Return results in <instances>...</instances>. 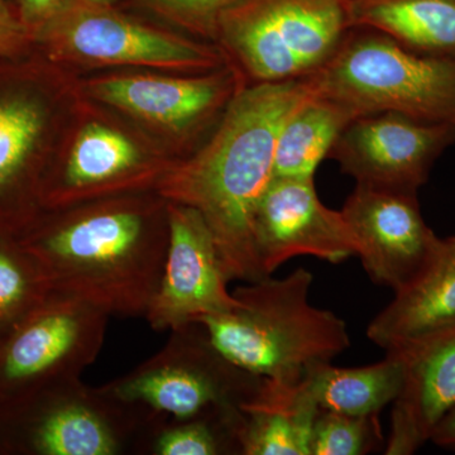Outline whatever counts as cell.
<instances>
[{
  "mask_svg": "<svg viewBox=\"0 0 455 455\" xmlns=\"http://www.w3.org/2000/svg\"><path fill=\"white\" fill-rule=\"evenodd\" d=\"M315 95L307 79L243 86L228 103L212 139L172 166L156 193L203 215L229 280L267 277L254 244L257 206L274 180L278 133L293 112Z\"/></svg>",
  "mask_w": 455,
  "mask_h": 455,
  "instance_id": "1",
  "label": "cell"
},
{
  "mask_svg": "<svg viewBox=\"0 0 455 455\" xmlns=\"http://www.w3.org/2000/svg\"><path fill=\"white\" fill-rule=\"evenodd\" d=\"M51 292L73 296L108 315L145 317L163 277L167 200L88 206L20 242Z\"/></svg>",
  "mask_w": 455,
  "mask_h": 455,
  "instance_id": "2",
  "label": "cell"
},
{
  "mask_svg": "<svg viewBox=\"0 0 455 455\" xmlns=\"http://www.w3.org/2000/svg\"><path fill=\"white\" fill-rule=\"evenodd\" d=\"M314 277L300 267L283 278L245 283L233 295L241 307L200 319L212 343L248 372L296 383L309 368L346 352V322L309 301Z\"/></svg>",
  "mask_w": 455,
  "mask_h": 455,
  "instance_id": "3",
  "label": "cell"
},
{
  "mask_svg": "<svg viewBox=\"0 0 455 455\" xmlns=\"http://www.w3.org/2000/svg\"><path fill=\"white\" fill-rule=\"evenodd\" d=\"M304 79L317 97L355 116L397 112L455 130V60L420 55L382 33L350 28L333 56Z\"/></svg>",
  "mask_w": 455,
  "mask_h": 455,
  "instance_id": "4",
  "label": "cell"
},
{
  "mask_svg": "<svg viewBox=\"0 0 455 455\" xmlns=\"http://www.w3.org/2000/svg\"><path fill=\"white\" fill-rule=\"evenodd\" d=\"M348 31L346 0H235L215 40L254 83H281L315 73Z\"/></svg>",
  "mask_w": 455,
  "mask_h": 455,
  "instance_id": "5",
  "label": "cell"
},
{
  "mask_svg": "<svg viewBox=\"0 0 455 455\" xmlns=\"http://www.w3.org/2000/svg\"><path fill=\"white\" fill-rule=\"evenodd\" d=\"M262 382L263 377L230 361L206 329L193 323L171 331L156 355L103 387L127 403L182 419L241 407L256 396Z\"/></svg>",
  "mask_w": 455,
  "mask_h": 455,
  "instance_id": "6",
  "label": "cell"
},
{
  "mask_svg": "<svg viewBox=\"0 0 455 455\" xmlns=\"http://www.w3.org/2000/svg\"><path fill=\"white\" fill-rule=\"evenodd\" d=\"M17 445L38 455L134 454L157 411L114 396L82 379L57 385L7 406Z\"/></svg>",
  "mask_w": 455,
  "mask_h": 455,
  "instance_id": "7",
  "label": "cell"
},
{
  "mask_svg": "<svg viewBox=\"0 0 455 455\" xmlns=\"http://www.w3.org/2000/svg\"><path fill=\"white\" fill-rule=\"evenodd\" d=\"M108 319L89 302L50 292L0 343V403L14 405L82 379L103 348Z\"/></svg>",
  "mask_w": 455,
  "mask_h": 455,
  "instance_id": "8",
  "label": "cell"
},
{
  "mask_svg": "<svg viewBox=\"0 0 455 455\" xmlns=\"http://www.w3.org/2000/svg\"><path fill=\"white\" fill-rule=\"evenodd\" d=\"M57 59L98 65H148L181 70H214L220 51L140 25L113 5L75 0L36 29Z\"/></svg>",
  "mask_w": 455,
  "mask_h": 455,
  "instance_id": "9",
  "label": "cell"
},
{
  "mask_svg": "<svg viewBox=\"0 0 455 455\" xmlns=\"http://www.w3.org/2000/svg\"><path fill=\"white\" fill-rule=\"evenodd\" d=\"M454 143L455 130L449 125L376 112L352 119L328 157L357 185L418 194L440 156Z\"/></svg>",
  "mask_w": 455,
  "mask_h": 455,
  "instance_id": "10",
  "label": "cell"
},
{
  "mask_svg": "<svg viewBox=\"0 0 455 455\" xmlns=\"http://www.w3.org/2000/svg\"><path fill=\"white\" fill-rule=\"evenodd\" d=\"M169 245L163 277L145 315L154 331H173L205 316L228 313L241 301L228 291L226 268L203 215L167 202Z\"/></svg>",
  "mask_w": 455,
  "mask_h": 455,
  "instance_id": "11",
  "label": "cell"
},
{
  "mask_svg": "<svg viewBox=\"0 0 455 455\" xmlns=\"http://www.w3.org/2000/svg\"><path fill=\"white\" fill-rule=\"evenodd\" d=\"M253 235L267 277L299 256L331 263L357 256L348 223L320 202L314 179L274 178L257 206Z\"/></svg>",
  "mask_w": 455,
  "mask_h": 455,
  "instance_id": "12",
  "label": "cell"
},
{
  "mask_svg": "<svg viewBox=\"0 0 455 455\" xmlns=\"http://www.w3.org/2000/svg\"><path fill=\"white\" fill-rule=\"evenodd\" d=\"M340 212L368 277L394 292L424 267L438 239L425 223L418 194L357 185Z\"/></svg>",
  "mask_w": 455,
  "mask_h": 455,
  "instance_id": "13",
  "label": "cell"
},
{
  "mask_svg": "<svg viewBox=\"0 0 455 455\" xmlns=\"http://www.w3.org/2000/svg\"><path fill=\"white\" fill-rule=\"evenodd\" d=\"M388 350L403 359V379L385 454L411 455L455 406V326Z\"/></svg>",
  "mask_w": 455,
  "mask_h": 455,
  "instance_id": "14",
  "label": "cell"
},
{
  "mask_svg": "<svg viewBox=\"0 0 455 455\" xmlns=\"http://www.w3.org/2000/svg\"><path fill=\"white\" fill-rule=\"evenodd\" d=\"M239 89L230 71L191 79L109 77L88 85L92 98L175 131L200 124L227 107Z\"/></svg>",
  "mask_w": 455,
  "mask_h": 455,
  "instance_id": "15",
  "label": "cell"
},
{
  "mask_svg": "<svg viewBox=\"0 0 455 455\" xmlns=\"http://www.w3.org/2000/svg\"><path fill=\"white\" fill-rule=\"evenodd\" d=\"M455 326V235L436 239L429 259L367 326L379 348H396Z\"/></svg>",
  "mask_w": 455,
  "mask_h": 455,
  "instance_id": "16",
  "label": "cell"
},
{
  "mask_svg": "<svg viewBox=\"0 0 455 455\" xmlns=\"http://www.w3.org/2000/svg\"><path fill=\"white\" fill-rule=\"evenodd\" d=\"M161 178V173L145 169L142 155L132 140L92 123L77 137L51 196L53 203L73 204L119 188L151 184L156 188Z\"/></svg>",
  "mask_w": 455,
  "mask_h": 455,
  "instance_id": "17",
  "label": "cell"
},
{
  "mask_svg": "<svg viewBox=\"0 0 455 455\" xmlns=\"http://www.w3.org/2000/svg\"><path fill=\"white\" fill-rule=\"evenodd\" d=\"M242 455H310V436L319 406L304 379H263L256 396L241 406Z\"/></svg>",
  "mask_w": 455,
  "mask_h": 455,
  "instance_id": "18",
  "label": "cell"
},
{
  "mask_svg": "<svg viewBox=\"0 0 455 455\" xmlns=\"http://www.w3.org/2000/svg\"><path fill=\"white\" fill-rule=\"evenodd\" d=\"M350 28L382 33L420 55L455 60V0H346Z\"/></svg>",
  "mask_w": 455,
  "mask_h": 455,
  "instance_id": "19",
  "label": "cell"
},
{
  "mask_svg": "<svg viewBox=\"0 0 455 455\" xmlns=\"http://www.w3.org/2000/svg\"><path fill=\"white\" fill-rule=\"evenodd\" d=\"M319 409L355 416H374L396 400L403 387V364L395 350L362 367H335L331 362L309 368L302 377Z\"/></svg>",
  "mask_w": 455,
  "mask_h": 455,
  "instance_id": "20",
  "label": "cell"
},
{
  "mask_svg": "<svg viewBox=\"0 0 455 455\" xmlns=\"http://www.w3.org/2000/svg\"><path fill=\"white\" fill-rule=\"evenodd\" d=\"M355 118L346 107L314 95L289 116L278 133L275 178H315L320 163Z\"/></svg>",
  "mask_w": 455,
  "mask_h": 455,
  "instance_id": "21",
  "label": "cell"
},
{
  "mask_svg": "<svg viewBox=\"0 0 455 455\" xmlns=\"http://www.w3.org/2000/svg\"><path fill=\"white\" fill-rule=\"evenodd\" d=\"M241 407L212 409L190 418L157 412L137 443L140 455H242Z\"/></svg>",
  "mask_w": 455,
  "mask_h": 455,
  "instance_id": "22",
  "label": "cell"
},
{
  "mask_svg": "<svg viewBox=\"0 0 455 455\" xmlns=\"http://www.w3.org/2000/svg\"><path fill=\"white\" fill-rule=\"evenodd\" d=\"M50 292L40 268L22 245L0 241V343Z\"/></svg>",
  "mask_w": 455,
  "mask_h": 455,
  "instance_id": "23",
  "label": "cell"
},
{
  "mask_svg": "<svg viewBox=\"0 0 455 455\" xmlns=\"http://www.w3.org/2000/svg\"><path fill=\"white\" fill-rule=\"evenodd\" d=\"M42 127L44 116L32 101L14 99L0 103V196L22 179Z\"/></svg>",
  "mask_w": 455,
  "mask_h": 455,
  "instance_id": "24",
  "label": "cell"
},
{
  "mask_svg": "<svg viewBox=\"0 0 455 455\" xmlns=\"http://www.w3.org/2000/svg\"><path fill=\"white\" fill-rule=\"evenodd\" d=\"M379 415L355 416L320 409L310 436V455H363L382 443Z\"/></svg>",
  "mask_w": 455,
  "mask_h": 455,
  "instance_id": "25",
  "label": "cell"
},
{
  "mask_svg": "<svg viewBox=\"0 0 455 455\" xmlns=\"http://www.w3.org/2000/svg\"><path fill=\"white\" fill-rule=\"evenodd\" d=\"M176 25L204 37L214 38L218 18L235 0H140Z\"/></svg>",
  "mask_w": 455,
  "mask_h": 455,
  "instance_id": "26",
  "label": "cell"
},
{
  "mask_svg": "<svg viewBox=\"0 0 455 455\" xmlns=\"http://www.w3.org/2000/svg\"><path fill=\"white\" fill-rule=\"evenodd\" d=\"M75 0H20V20L35 32L61 14Z\"/></svg>",
  "mask_w": 455,
  "mask_h": 455,
  "instance_id": "27",
  "label": "cell"
},
{
  "mask_svg": "<svg viewBox=\"0 0 455 455\" xmlns=\"http://www.w3.org/2000/svg\"><path fill=\"white\" fill-rule=\"evenodd\" d=\"M28 27L18 20L3 0H0V55L16 51L28 37Z\"/></svg>",
  "mask_w": 455,
  "mask_h": 455,
  "instance_id": "28",
  "label": "cell"
},
{
  "mask_svg": "<svg viewBox=\"0 0 455 455\" xmlns=\"http://www.w3.org/2000/svg\"><path fill=\"white\" fill-rule=\"evenodd\" d=\"M430 442L445 451H455V406L436 425Z\"/></svg>",
  "mask_w": 455,
  "mask_h": 455,
  "instance_id": "29",
  "label": "cell"
},
{
  "mask_svg": "<svg viewBox=\"0 0 455 455\" xmlns=\"http://www.w3.org/2000/svg\"><path fill=\"white\" fill-rule=\"evenodd\" d=\"M86 2L95 3V4L101 5H113L114 3L118 2V0H86Z\"/></svg>",
  "mask_w": 455,
  "mask_h": 455,
  "instance_id": "30",
  "label": "cell"
}]
</instances>
